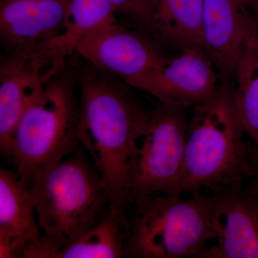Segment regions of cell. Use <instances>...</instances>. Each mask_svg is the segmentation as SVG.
Masks as SVG:
<instances>
[{"label":"cell","mask_w":258,"mask_h":258,"mask_svg":"<svg viewBox=\"0 0 258 258\" xmlns=\"http://www.w3.org/2000/svg\"><path fill=\"white\" fill-rule=\"evenodd\" d=\"M255 34L249 39L237 64L235 74L237 87L232 94L236 114L252 144H258V44Z\"/></svg>","instance_id":"2e32d148"},{"label":"cell","mask_w":258,"mask_h":258,"mask_svg":"<svg viewBox=\"0 0 258 258\" xmlns=\"http://www.w3.org/2000/svg\"><path fill=\"white\" fill-rule=\"evenodd\" d=\"M239 2L247 8H250L258 13V0H238Z\"/></svg>","instance_id":"ffe728a7"},{"label":"cell","mask_w":258,"mask_h":258,"mask_svg":"<svg viewBox=\"0 0 258 258\" xmlns=\"http://www.w3.org/2000/svg\"><path fill=\"white\" fill-rule=\"evenodd\" d=\"M249 159L251 174L244 188L249 195L258 198V144L251 145Z\"/></svg>","instance_id":"d6986e66"},{"label":"cell","mask_w":258,"mask_h":258,"mask_svg":"<svg viewBox=\"0 0 258 258\" xmlns=\"http://www.w3.org/2000/svg\"><path fill=\"white\" fill-rule=\"evenodd\" d=\"M71 0H1L0 37L7 51L60 35Z\"/></svg>","instance_id":"4fadbf2b"},{"label":"cell","mask_w":258,"mask_h":258,"mask_svg":"<svg viewBox=\"0 0 258 258\" xmlns=\"http://www.w3.org/2000/svg\"><path fill=\"white\" fill-rule=\"evenodd\" d=\"M75 53L129 86L167 60L157 42L118 22L85 35L76 45Z\"/></svg>","instance_id":"ba28073f"},{"label":"cell","mask_w":258,"mask_h":258,"mask_svg":"<svg viewBox=\"0 0 258 258\" xmlns=\"http://www.w3.org/2000/svg\"><path fill=\"white\" fill-rule=\"evenodd\" d=\"M41 237L30 188L16 171L0 168V257L25 258Z\"/></svg>","instance_id":"7c38bea8"},{"label":"cell","mask_w":258,"mask_h":258,"mask_svg":"<svg viewBox=\"0 0 258 258\" xmlns=\"http://www.w3.org/2000/svg\"><path fill=\"white\" fill-rule=\"evenodd\" d=\"M212 226L217 244L200 257L258 258V198L244 184L211 190Z\"/></svg>","instance_id":"9c48e42d"},{"label":"cell","mask_w":258,"mask_h":258,"mask_svg":"<svg viewBox=\"0 0 258 258\" xmlns=\"http://www.w3.org/2000/svg\"><path fill=\"white\" fill-rule=\"evenodd\" d=\"M64 71L24 112L13 135L10 162L29 188L39 176L81 147L77 76Z\"/></svg>","instance_id":"5b68a950"},{"label":"cell","mask_w":258,"mask_h":258,"mask_svg":"<svg viewBox=\"0 0 258 258\" xmlns=\"http://www.w3.org/2000/svg\"><path fill=\"white\" fill-rule=\"evenodd\" d=\"M30 189L42 237L26 258H55L101 221L112 204L99 171L81 147L39 176Z\"/></svg>","instance_id":"7a4b0ae2"},{"label":"cell","mask_w":258,"mask_h":258,"mask_svg":"<svg viewBox=\"0 0 258 258\" xmlns=\"http://www.w3.org/2000/svg\"><path fill=\"white\" fill-rule=\"evenodd\" d=\"M203 7L204 0H151L148 31L156 40L183 49H203Z\"/></svg>","instance_id":"5bb4252c"},{"label":"cell","mask_w":258,"mask_h":258,"mask_svg":"<svg viewBox=\"0 0 258 258\" xmlns=\"http://www.w3.org/2000/svg\"><path fill=\"white\" fill-rule=\"evenodd\" d=\"M154 193L134 199L128 212L124 257H200L215 240L211 196Z\"/></svg>","instance_id":"277c9868"},{"label":"cell","mask_w":258,"mask_h":258,"mask_svg":"<svg viewBox=\"0 0 258 258\" xmlns=\"http://www.w3.org/2000/svg\"><path fill=\"white\" fill-rule=\"evenodd\" d=\"M128 211L111 205L108 213L101 221L60 250L55 258L124 257Z\"/></svg>","instance_id":"9a60e30c"},{"label":"cell","mask_w":258,"mask_h":258,"mask_svg":"<svg viewBox=\"0 0 258 258\" xmlns=\"http://www.w3.org/2000/svg\"><path fill=\"white\" fill-rule=\"evenodd\" d=\"M213 61L199 47L182 49L180 55L168 59L161 68L132 83L165 104L195 106L211 98L217 87Z\"/></svg>","instance_id":"30bf717a"},{"label":"cell","mask_w":258,"mask_h":258,"mask_svg":"<svg viewBox=\"0 0 258 258\" xmlns=\"http://www.w3.org/2000/svg\"><path fill=\"white\" fill-rule=\"evenodd\" d=\"M77 80L80 145L99 171L112 205L130 210L131 149L152 110L142 104L126 83L92 66L80 72Z\"/></svg>","instance_id":"6da1fadb"},{"label":"cell","mask_w":258,"mask_h":258,"mask_svg":"<svg viewBox=\"0 0 258 258\" xmlns=\"http://www.w3.org/2000/svg\"><path fill=\"white\" fill-rule=\"evenodd\" d=\"M118 23L111 0H71L59 38L73 53L85 35Z\"/></svg>","instance_id":"e0dca14e"},{"label":"cell","mask_w":258,"mask_h":258,"mask_svg":"<svg viewBox=\"0 0 258 258\" xmlns=\"http://www.w3.org/2000/svg\"><path fill=\"white\" fill-rule=\"evenodd\" d=\"M188 107L160 103L136 135L128 163L134 199L174 192L184 162Z\"/></svg>","instance_id":"8992f818"},{"label":"cell","mask_w":258,"mask_h":258,"mask_svg":"<svg viewBox=\"0 0 258 258\" xmlns=\"http://www.w3.org/2000/svg\"><path fill=\"white\" fill-rule=\"evenodd\" d=\"M59 35L8 50L0 64V151L10 161L19 120L47 85L66 69L72 52Z\"/></svg>","instance_id":"52a82bcc"},{"label":"cell","mask_w":258,"mask_h":258,"mask_svg":"<svg viewBox=\"0 0 258 258\" xmlns=\"http://www.w3.org/2000/svg\"><path fill=\"white\" fill-rule=\"evenodd\" d=\"M233 91L227 85L194 106L188 121L184 162L174 192L201 193L247 182L251 174V145L236 114Z\"/></svg>","instance_id":"3957f363"},{"label":"cell","mask_w":258,"mask_h":258,"mask_svg":"<svg viewBox=\"0 0 258 258\" xmlns=\"http://www.w3.org/2000/svg\"><path fill=\"white\" fill-rule=\"evenodd\" d=\"M255 39H256V41H257V44H258V24H257V31H256V34H255Z\"/></svg>","instance_id":"44dd1931"},{"label":"cell","mask_w":258,"mask_h":258,"mask_svg":"<svg viewBox=\"0 0 258 258\" xmlns=\"http://www.w3.org/2000/svg\"><path fill=\"white\" fill-rule=\"evenodd\" d=\"M116 17H123L149 29L152 8L151 0H111Z\"/></svg>","instance_id":"ac0fdd59"},{"label":"cell","mask_w":258,"mask_h":258,"mask_svg":"<svg viewBox=\"0 0 258 258\" xmlns=\"http://www.w3.org/2000/svg\"><path fill=\"white\" fill-rule=\"evenodd\" d=\"M238 0H204L203 49L225 75L235 74L257 23Z\"/></svg>","instance_id":"8fae6325"}]
</instances>
